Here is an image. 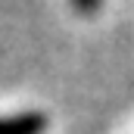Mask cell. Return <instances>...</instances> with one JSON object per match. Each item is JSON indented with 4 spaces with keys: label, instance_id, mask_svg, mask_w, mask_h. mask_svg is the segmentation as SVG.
Here are the masks:
<instances>
[{
    "label": "cell",
    "instance_id": "6da1fadb",
    "mask_svg": "<svg viewBox=\"0 0 134 134\" xmlns=\"http://www.w3.org/2000/svg\"><path fill=\"white\" fill-rule=\"evenodd\" d=\"M47 128V119L41 112H22L0 119V134H41Z\"/></svg>",
    "mask_w": 134,
    "mask_h": 134
},
{
    "label": "cell",
    "instance_id": "7a4b0ae2",
    "mask_svg": "<svg viewBox=\"0 0 134 134\" xmlns=\"http://www.w3.org/2000/svg\"><path fill=\"white\" fill-rule=\"evenodd\" d=\"M100 3H103V0H72V6H75L78 13H94Z\"/></svg>",
    "mask_w": 134,
    "mask_h": 134
}]
</instances>
